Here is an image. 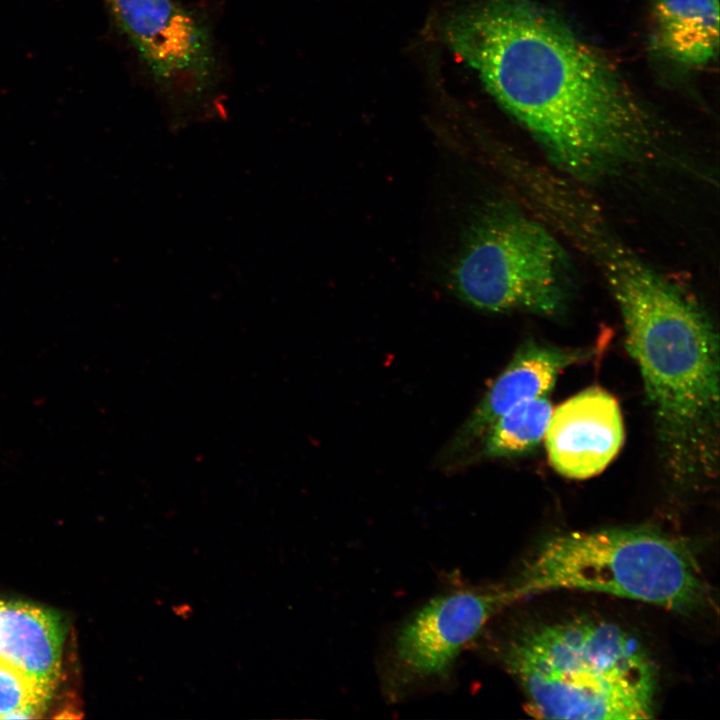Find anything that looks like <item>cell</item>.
<instances>
[{
  "mask_svg": "<svg viewBox=\"0 0 720 720\" xmlns=\"http://www.w3.org/2000/svg\"><path fill=\"white\" fill-rule=\"evenodd\" d=\"M444 34L560 174L593 184L673 160L620 73L534 1L477 0L448 17Z\"/></svg>",
  "mask_w": 720,
  "mask_h": 720,
  "instance_id": "6da1fadb",
  "label": "cell"
},
{
  "mask_svg": "<svg viewBox=\"0 0 720 720\" xmlns=\"http://www.w3.org/2000/svg\"><path fill=\"white\" fill-rule=\"evenodd\" d=\"M638 366L664 467L680 484L709 480L719 458V340L709 315L663 274L612 296Z\"/></svg>",
  "mask_w": 720,
  "mask_h": 720,
  "instance_id": "7a4b0ae2",
  "label": "cell"
},
{
  "mask_svg": "<svg viewBox=\"0 0 720 720\" xmlns=\"http://www.w3.org/2000/svg\"><path fill=\"white\" fill-rule=\"evenodd\" d=\"M538 719L654 717L658 677L647 650L609 621L576 617L530 626L500 653Z\"/></svg>",
  "mask_w": 720,
  "mask_h": 720,
  "instance_id": "3957f363",
  "label": "cell"
},
{
  "mask_svg": "<svg viewBox=\"0 0 720 720\" xmlns=\"http://www.w3.org/2000/svg\"><path fill=\"white\" fill-rule=\"evenodd\" d=\"M507 587L514 601L566 589L611 594L680 613L702 608L708 600L689 546L649 526L553 535Z\"/></svg>",
  "mask_w": 720,
  "mask_h": 720,
  "instance_id": "277c9868",
  "label": "cell"
},
{
  "mask_svg": "<svg viewBox=\"0 0 720 720\" xmlns=\"http://www.w3.org/2000/svg\"><path fill=\"white\" fill-rule=\"evenodd\" d=\"M458 297L489 313H562L575 274L563 240L542 220L507 203L472 218L451 269Z\"/></svg>",
  "mask_w": 720,
  "mask_h": 720,
  "instance_id": "5b68a950",
  "label": "cell"
},
{
  "mask_svg": "<svg viewBox=\"0 0 720 720\" xmlns=\"http://www.w3.org/2000/svg\"><path fill=\"white\" fill-rule=\"evenodd\" d=\"M153 79L176 101L194 102L215 75L210 32L175 0H104Z\"/></svg>",
  "mask_w": 720,
  "mask_h": 720,
  "instance_id": "8992f818",
  "label": "cell"
},
{
  "mask_svg": "<svg viewBox=\"0 0 720 720\" xmlns=\"http://www.w3.org/2000/svg\"><path fill=\"white\" fill-rule=\"evenodd\" d=\"M513 602L507 587L433 598L398 632L393 648L397 669L409 680L446 674L488 620Z\"/></svg>",
  "mask_w": 720,
  "mask_h": 720,
  "instance_id": "52a82bcc",
  "label": "cell"
},
{
  "mask_svg": "<svg viewBox=\"0 0 720 720\" xmlns=\"http://www.w3.org/2000/svg\"><path fill=\"white\" fill-rule=\"evenodd\" d=\"M624 437L617 400L593 386L553 409L544 439L553 469L580 480L601 473L621 450Z\"/></svg>",
  "mask_w": 720,
  "mask_h": 720,
  "instance_id": "ba28073f",
  "label": "cell"
},
{
  "mask_svg": "<svg viewBox=\"0 0 720 720\" xmlns=\"http://www.w3.org/2000/svg\"><path fill=\"white\" fill-rule=\"evenodd\" d=\"M590 355L591 350L523 344L460 427L447 454L454 457L467 452L503 414L521 402L547 396L565 369Z\"/></svg>",
  "mask_w": 720,
  "mask_h": 720,
  "instance_id": "9c48e42d",
  "label": "cell"
},
{
  "mask_svg": "<svg viewBox=\"0 0 720 720\" xmlns=\"http://www.w3.org/2000/svg\"><path fill=\"white\" fill-rule=\"evenodd\" d=\"M65 629L52 609L0 601V662L53 695L61 675Z\"/></svg>",
  "mask_w": 720,
  "mask_h": 720,
  "instance_id": "30bf717a",
  "label": "cell"
},
{
  "mask_svg": "<svg viewBox=\"0 0 720 720\" xmlns=\"http://www.w3.org/2000/svg\"><path fill=\"white\" fill-rule=\"evenodd\" d=\"M651 19L655 49L669 60L696 67L716 58L718 0H652Z\"/></svg>",
  "mask_w": 720,
  "mask_h": 720,
  "instance_id": "8fae6325",
  "label": "cell"
},
{
  "mask_svg": "<svg viewBox=\"0 0 720 720\" xmlns=\"http://www.w3.org/2000/svg\"><path fill=\"white\" fill-rule=\"evenodd\" d=\"M552 411L548 395L514 406L487 430L479 443V455L507 458L534 450L545 437Z\"/></svg>",
  "mask_w": 720,
  "mask_h": 720,
  "instance_id": "7c38bea8",
  "label": "cell"
},
{
  "mask_svg": "<svg viewBox=\"0 0 720 720\" xmlns=\"http://www.w3.org/2000/svg\"><path fill=\"white\" fill-rule=\"evenodd\" d=\"M51 697L21 673L0 662V719L35 717Z\"/></svg>",
  "mask_w": 720,
  "mask_h": 720,
  "instance_id": "4fadbf2b",
  "label": "cell"
},
{
  "mask_svg": "<svg viewBox=\"0 0 720 720\" xmlns=\"http://www.w3.org/2000/svg\"><path fill=\"white\" fill-rule=\"evenodd\" d=\"M175 608H176V609H174L175 612L179 611V610L182 611V612H180V614L178 616H186L190 612V607L186 606L185 604H183L181 606H176Z\"/></svg>",
  "mask_w": 720,
  "mask_h": 720,
  "instance_id": "5bb4252c",
  "label": "cell"
}]
</instances>
